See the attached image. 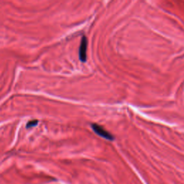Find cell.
Masks as SVG:
<instances>
[{
	"label": "cell",
	"instance_id": "cell-1",
	"mask_svg": "<svg viewBox=\"0 0 184 184\" xmlns=\"http://www.w3.org/2000/svg\"><path fill=\"white\" fill-rule=\"evenodd\" d=\"M92 127L94 132L97 134L98 136L101 137L106 140H114V136L111 134H110L108 131L106 130L103 127L100 126L97 124H92Z\"/></svg>",
	"mask_w": 184,
	"mask_h": 184
},
{
	"label": "cell",
	"instance_id": "cell-2",
	"mask_svg": "<svg viewBox=\"0 0 184 184\" xmlns=\"http://www.w3.org/2000/svg\"><path fill=\"white\" fill-rule=\"evenodd\" d=\"M87 38H86V37L83 36L81 38V41L80 47H79V56L80 61L81 62H83V63L86 61V58H87V55H86V52H87Z\"/></svg>",
	"mask_w": 184,
	"mask_h": 184
},
{
	"label": "cell",
	"instance_id": "cell-3",
	"mask_svg": "<svg viewBox=\"0 0 184 184\" xmlns=\"http://www.w3.org/2000/svg\"><path fill=\"white\" fill-rule=\"evenodd\" d=\"M38 120H32V121H30L27 122V125H26V127H27V129H28V128L33 127L36 126V125L38 124Z\"/></svg>",
	"mask_w": 184,
	"mask_h": 184
}]
</instances>
